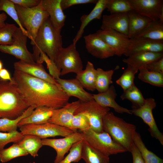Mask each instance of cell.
Listing matches in <instances>:
<instances>
[{"instance_id":"cell-10","label":"cell","mask_w":163,"mask_h":163,"mask_svg":"<svg viewBox=\"0 0 163 163\" xmlns=\"http://www.w3.org/2000/svg\"><path fill=\"white\" fill-rule=\"evenodd\" d=\"M27 38L21 30L17 27L13 34V44L10 45H0V51L12 55L20 60L32 63L36 62L32 53L27 48Z\"/></svg>"},{"instance_id":"cell-18","label":"cell","mask_w":163,"mask_h":163,"mask_svg":"<svg viewBox=\"0 0 163 163\" xmlns=\"http://www.w3.org/2000/svg\"><path fill=\"white\" fill-rule=\"evenodd\" d=\"M107 29L113 30L128 36L129 18L127 13L103 15L101 29Z\"/></svg>"},{"instance_id":"cell-34","label":"cell","mask_w":163,"mask_h":163,"mask_svg":"<svg viewBox=\"0 0 163 163\" xmlns=\"http://www.w3.org/2000/svg\"><path fill=\"white\" fill-rule=\"evenodd\" d=\"M139 71L138 78L141 81L154 86L163 87V74L150 71L145 67Z\"/></svg>"},{"instance_id":"cell-3","label":"cell","mask_w":163,"mask_h":163,"mask_svg":"<svg viewBox=\"0 0 163 163\" xmlns=\"http://www.w3.org/2000/svg\"><path fill=\"white\" fill-rule=\"evenodd\" d=\"M29 107L14 82L0 79V118L16 119Z\"/></svg>"},{"instance_id":"cell-1","label":"cell","mask_w":163,"mask_h":163,"mask_svg":"<svg viewBox=\"0 0 163 163\" xmlns=\"http://www.w3.org/2000/svg\"><path fill=\"white\" fill-rule=\"evenodd\" d=\"M12 78L29 107L57 109L68 102L70 97L60 86L15 70Z\"/></svg>"},{"instance_id":"cell-45","label":"cell","mask_w":163,"mask_h":163,"mask_svg":"<svg viewBox=\"0 0 163 163\" xmlns=\"http://www.w3.org/2000/svg\"><path fill=\"white\" fill-rule=\"evenodd\" d=\"M97 1V0H61L60 4L63 10L74 5L88 3L96 4Z\"/></svg>"},{"instance_id":"cell-49","label":"cell","mask_w":163,"mask_h":163,"mask_svg":"<svg viewBox=\"0 0 163 163\" xmlns=\"http://www.w3.org/2000/svg\"><path fill=\"white\" fill-rule=\"evenodd\" d=\"M0 79L11 82H14L12 78L11 77L9 72L5 68H3L0 70Z\"/></svg>"},{"instance_id":"cell-6","label":"cell","mask_w":163,"mask_h":163,"mask_svg":"<svg viewBox=\"0 0 163 163\" xmlns=\"http://www.w3.org/2000/svg\"><path fill=\"white\" fill-rule=\"evenodd\" d=\"M81 132L83 134L84 139L106 156L109 157L111 155L127 152L124 148L115 142L104 131L97 133L90 128Z\"/></svg>"},{"instance_id":"cell-4","label":"cell","mask_w":163,"mask_h":163,"mask_svg":"<svg viewBox=\"0 0 163 163\" xmlns=\"http://www.w3.org/2000/svg\"><path fill=\"white\" fill-rule=\"evenodd\" d=\"M103 127L104 131L108 133L113 140L127 151L130 152L133 143V135L136 131L135 125L126 122L109 111L103 119Z\"/></svg>"},{"instance_id":"cell-2","label":"cell","mask_w":163,"mask_h":163,"mask_svg":"<svg viewBox=\"0 0 163 163\" xmlns=\"http://www.w3.org/2000/svg\"><path fill=\"white\" fill-rule=\"evenodd\" d=\"M33 45L32 53L34 61L37 62L41 53L46 54L54 61L59 50L62 47L61 30L56 29L49 17L39 28Z\"/></svg>"},{"instance_id":"cell-51","label":"cell","mask_w":163,"mask_h":163,"mask_svg":"<svg viewBox=\"0 0 163 163\" xmlns=\"http://www.w3.org/2000/svg\"><path fill=\"white\" fill-rule=\"evenodd\" d=\"M3 69V63L0 60V70Z\"/></svg>"},{"instance_id":"cell-33","label":"cell","mask_w":163,"mask_h":163,"mask_svg":"<svg viewBox=\"0 0 163 163\" xmlns=\"http://www.w3.org/2000/svg\"><path fill=\"white\" fill-rule=\"evenodd\" d=\"M120 98L122 100L127 99L131 101L132 109L137 108L142 106L145 99L140 90L134 84L123 91Z\"/></svg>"},{"instance_id":"cell-20","label":"cell","mask_w":163,"mask_h":163,"mask_svg":"<svg viewBox=\"0 0 163 163\" xmlns=\"http://www.w3.org/2000/svg\"><path fill=\"white\" fill-rule=\"evenodd\" d=\"M80 101L68 102L62 107L54 110L48 122L69 129L71 122L75 111L78 107Z\"/></svg>"},{"instance_id":"cell-37","label":"cell","mask_w":163,"mask_h":163,"mask_svg":"<svg viewBox=\"0 0 163 163\" xmlns=\"http://www.w3.org/2000/svg\"><path fill=\"white\" fill-rule=\"evenodd\" d=\"M127 67L124 70L120 77L116 82L123 91L125 90L134 85V81L135 74L138 70L127 65Z\"/></svg>"},{"instance_id":"cell-46","label":"cell","mask_w":163,"mask_h":163,"mask_svg":"<svg viewBox=\"0 0 163 163\" xmlns=\"http://www.w3.org/2000/svg\"><path fill=\"white\" fill-rule=\"evenodd\" d=\"M145 68L150 71L163 74V56L148 64Z\"/></svg>"},{"instance_id":"cell-30","label":"cell","mask_w":163,"mask_h":163,"mask_svg":"<svg viewBox=\"0 0 163 163\" xmlns=\"http://www.w3.org/2000/svg\"><path fill=\"white\" fill-rule=\"evenodd\" d=\"M133 142L145 163H163L162 159L146 148L140 135L136 131L133 135Z\"/></svg>"},{"instance_id":"cell-42","label":"cell","mask_w":163,"mask_h":163,"mask_svg":"<svg viewBox=\"0 0 163 163\" xmlns=\"http://www.w3.org/2000/svg\"><path fill=\"white\" fill-rule=\"evenodd\" d=\"M83 139L73 144L69 150V154L58 163H71L78 162L82 159L81 150Z\"/></svg>"},{"instance_id":"cell-43","label":"cell","mask_w":163,"mask_h":163,"mask_svg":"<svg viewBox=\"0 0 163 163\" xmlns=\"http://www.w3.org/2000/svg\"><path fill=\"white\" fill-rule=\"evenodd\" d=\"M23 135L17 130L8 133L0 132V151L8 143H17L22 139Z\"/></svg>"},{"instance_id":"cell-23","label":"cell","mask_w":163,"mask_h":163,"mask_svg":"<svg viewBox=\"0 0 163 163\" xmlns=\"http://www.w3.org/2000/svg\"><path fill=\"white\" fill-rule=\"evenodd\" d=\"M163 56V53L145 52L139 53L131 55L123 59L126 63L139 71L147 65Z\"/></svg>"},{"instance_id":"cell-32","label":"cell","mask_w":163,"mask_h":163,"mask_svg":"<svg viewBox=\"0 0 163 163\" xmlns=\"http://www.w3.org/2000/svg\"><path fill=\"white\" fill-rule=\"evenodd\" d=\"M96 70L95 89L99 93L103 92L107 90L110 85L113 83L112 77L114 70L105 71L101 68H98Z\"/></svg>"},{"instance_id":"cell-13","label":"cell","mask_w":163,"mask_h":163,"mask_svg":"<svg viewBox=\"0 0 163 163\" xmlns=\"http://www.w3.org/2000/svg\"><path fill=\"white\" fill-rule=\"evenodd\" d=\"M83 139L82 133L77 132L61 139H42L43 145L50 146L56 152L54 163H58L64 158L66 154L69 151L73 144Z\"/></svg>"},{"instance_id":"cell-24","label":"cell","mask_w":163,"mask_h":163,"mask_svg":"<svg viewBox=\"0 0 163 163\" xmlns=\"http://www.w3.org/2000/svg\"><path fill=\"white\" fill-rule=\"evenodd\" d=\"M108 0H98L92 10L88 14H84L80 18L81 24L80 28L73 40V43L76 45L82 37L85 27L93 20L101 18L102 12L106 9Z\"/></svg>"},{"instance_id":"cell-7","label":"cell","mask_w":163,"mask_h":163,"mask_svg":"<svg viewBox=\"0 0 163 163\" xmlns=\"http://www.w3.org/2000/svg\"><path fill=\"white\" fill-rule=\"evenodd\" d=\"M60 75L70 72L76 74L83 70V65L80 55L73 43L63 47L57 54L54 61Z\"/></svg>"},{"instance_id":"cell-40","label":"cell","mask_w":163,"mask_h":163,"mask_svg":"<svg viewBox=\"0 0 163 163\" xmlns=\"http://www.w3.org/2000/svg\"><path fill=\"white\" fill-rule=\"evenodd\" d=\"M17 27L14 24L6 23L0 28V45H10L13 42V35Z\"/></svg>"},{"instance_id":"cell-21","label":"cell","mask_w":163,"mask_h":163,"mask_svg":"<svg viewBox=\"0 0 163 163\" xmlns=\"http://www.w3.org/2000/svg\"><path fill=\"white\" fill-rule=\"evenodd\" d=\"M61 0H41L42 5L49 15L50 21L57 29L61 30L65 24L66 16L61 6Z\"/></svg>"},{"instance_id":"cell-35","label":"cell","mask_w":163,"mask_h":163,"mask_svg":"<svg viewBox=\"0 0 163 163\" xmlns=\"http://www.w3.org/2000/svg\"><path fill=\"white\" fill-rule=\"evenodd\" d=\"M34 109L31 107H29L21 115L14 119L0 118V132L9 133L17 130L19 122L29 115Z\"/></svg>"},{"instance_id":"cell-25","label":"cell","mask_w":163,"mask_h":163,"mask_svg":"<svg viewBox=\"0 0 163 163\" xmlns=\"http://www.w3.org/2000/svg\"><path fill=\"white\" fill-rule=\"evenodd\" d=\"M55 109L45 106L37 107L29 115L19 122L18 127L27 124H41L47 123L52 116Z\"/></svg>"},{"instance_id":"cell-27","label":"cell","mask_w":163,"mask_h":163,"mask_svg":"<svg viewBox=\"0 0 163 163\" xmlns=\"http://www.w3.org/2000/svg\"><path fill=\"white\" fill-rule=\"evenodd\" d=\"M97 70L93 63L88 61L84 70L76 74V78L80 82L84 88L91 91L96 90L95 84Z\"/></svg>"},{"instance_id":"cell-14","label":"cell","mask_w":163,"mask_h":163,"mask_svg":"<svg viewBox=\"0 0 163 163\" xmlns=\"http://www.w3.org/2000/svg\"><path fill=\"white\" fill-rule=\"evenodd\" d=\"M133 9L152 20L163 21V0H129Z\"/></svg>"},{"instance_id":"cell-44","label":"cell","mask_w":163,"mask_h":163,"mask_svg":"<svg viewBox=\"0 0 163 163\" xmlns=\"http://www.w3.org/2000/svg\"><path fill=\"white\" fill-rule=\"evenodd\" d=\"M44 62L46 64L50 74L55 79L59 78L60 72L58 70L54 62L50 59L45 53H41L37 62L42 63Z\"/></svg>"},{"instance_id":"cell-47","label":"cell","mask_w":163,"mask_h":163,"mask_svg":"<svg viewBox=\"0 0 163 163\" xmlns=\"http://www.w3.org/2000/svg\"><path fill=\"white\" fill-rule=\"evenodd\" d=\"M14 4L28 8L36 6L40 4L41 0H11Z\"/></svg>"},{"instance_id":"cell-52","label":"cell","mask_w":163,"mask_h":163,"mask_svg":"<svg viewBox=\"0 0 163 163\" xmlns=\"http://www.w3.org/2000/svg\"><path fill=\"white\" fill-rule=\"evenodd\" d=\"M29 163H36L35 162H30Z\"/></svg>"},{"instance_id":"cell-36","label":"cell","mask_w":163,"mask_h":163,"mask_svg":"<svg viewBox=\"0 0 163 163\" xmlns=\"http://www.w3.org/2000/svg\"><path fill=\"white\" fill-rule=\"evenodd\" d=\"M28 154L17 143H14L9 147L0 151V160L2 163H5L14 158Z\"/></svg>"},{"instance_id":"cell-31","label":"cell","mask_w":163,"mask_h":163,"mask_svg":"<svg viewBox=\"0 0 163 163\" xmlns=\"http://www.w3.org/2000/svg\"><path fill=\"white\" fill-rule=\"evenodd\" d=\"M17 143L34 158L38 156V151L43 146L41 139L30 134L23 135L22 139Z\"/></svg>"},{"instance_id":"cell-8","label":"cell","mask_w":163,"mask_h":163,"mask_svg":"<svg viewBox=\"0 0 163 163\" xmlns=\"http://www.w3.org/2000/svg\"><path fill=\"white\" fill-rule=\"evenodd\" d=\"M110 110L109 107L101 106L92 99L87 102L80 101L74 115L78 113L84 115L88 118L91 128L96 132L101 133L104 131L103 119Z\"/></svg>"},{"instance_id":"cell-17","label":"cell","mask_w":163,"mask_h":163,"mask_svg":"<svg viewBox=\"0 0 163 163\" xmlns=\"http://www.w3.org/2000/svg\"><path fill=\"white\" fill-rule=\"evenodd\" d=\"M14 67L15 70L25 73L60 86L56 80L47 72L42 63L29 62L20 60L14 63Z\"/></svg>"},{"instance_id":"cell-16","label":"cell","mask_w":163,"mask_h":163,"mask_svg":"<svg viewBox=\"0 0 163 163\" xmlns=\"http://www.w3.org/2000/svg\"><path fill=\"white\" fill-rule=\"evenodd\" d=\"M130 39V46L123 54L126 57L141 52L163 53V40L136 37Z\"/></svg>"},{"instance_id":"cell-9","label":"cell","mask_w":163,"mask_h":163,"mask_svg":"<svg viewBox=\"0 0 163 163\" xmlns=\"http://www.w3.org/2000/svg\"><path fill=\"white\" fill-rule=\"evenodd\" d=\"M19 128L22 135H34L41 139L57 136L65 137L74 132L66 127L49 122L41 124H27Z\"/></svg>"},{"instance_id":"cell-19","label":"cell","mask_w":163,"mask_h":163,"mask_svg":"<svg viewBox=\"0 0 163 163\" xmlns=\"http://www.w3.org/2000/svg\"><path fill=\"white\" fill-rule=\"evenodd\" d=\"M55 80L63 91L70 97H75L80 101L84 102L93 99L92 94L85 91L76 78L66 79L58 78Z\"/></svg>"},{"instance_id":"cell-12","label":"cell","mask_w":163,"mask_h":163,"mask_svg":"<svg viewBox=\"0 0 163 163\" xmlns=\"http://www.w3.org/2000/svg\"><path fill=\"white\" fill-rule=\"evenodd\" d=\"M97 34L112 50L115 55L120 56L129 48L130 39L128 36L111 29L98 30Z\"/></svg>"},{"instance_id":"cell-39","label":"cell","mask_w":163,"mask_h":163,"mask_svg":"<svg viewBox=\"0 0 163 163\" xmlns=\"http://www.w3.org/2000/svg\"><path fill=\"white\" fill-rule=\"evenodd\" d=\"M4 11L8 14L16 22L24 34L28 37L27 32L20 21L15 4L11 0H0V11Z\"/></svg>"},{"instance_id":"cell-22","label":"cell","mask_w":163,"mask_h":163,"mask_svg":"<svg viewBox=\"0 0 163 163\" xmlns=\"http://www.w3.org/2000/svg\"><path fill=\"white\" fill-rule=\"evenodd\" d=\"M92 95L93 99L102 107L112 108L119 113L132 114L131 110L120 106L115 101L117 93L113 85L110 86L105 91Z\"/></svg>"},{"instance_id":"cell-26","label":"cell","mask_w":163,"mask_h":163,"mask_svg":"<svg viewBox=\"0 0 163 163\" xmlns=\"http://www.w3.org/2000/svg\"><path fill=\"white\" fill-rule=\"evenodd\" d=\"M127 14L129 18L128 37L129 39L135 37L143 30L152 21L133 10L127 12Z\"/></svg>"},{"instance_id":"cell-48","label":"cell","mask_w":163,"mask_h":163,"mask_svg":"<svg viewBox=\"0 0 163 163\" xmlns=\"http://www.w3.org/2000/svg\"><path fill=\"white\" fill-rule=\"evenodd\" d=\"M130 152L132 155L133 163H145L140 152L134 143L132 146Z\"/></svg>"},{"instance_id":"cell-50","label":"cell","mask_w":163,"mask_h":163,"mask_svg":"<svg viewBox=\"0 0 163 163\" xmlns=\"http://www.w3.org/2000/svg\"><path fill=\"white\" fill-rule=\"evenodd\" d=\"M7 18L5 13L3 12L0 14V28L2 27L5 24V21Z\"/></svg>"},{"instance_id":"cell-28","label":"cell","mask_w":163,"mask_h":163,"mask_svg":"<svg viewBox=\"0 0 163 163\" xmlns=\"http://www.w3.org/2000/svg\"><path fill=\"white\" fill-rule=\"evenodd\" d=\"M81 158L86 163H109V157L95 149L83 139Z\"/></svg>"},{"instance_id":"cell-15","label":"cell","mask_w":163,"mask_h":163,"mask_svg":"<svg viewBox=\"0 0 163 163\" xmlns=\"http://www.w3.org/2000/svg\"><path fill=\"white\" fill-rule=\"evenodd\" d=\"M84 38L88 52L93 56L105 59L115 55L111 48L96 33L85 35Z\"/></svg>"},{"instance_id":"cell-41","label":"cell","mask_w":163,"mask_h":163,"mask_svg":"<svg viewBox=\"0 0 163 163\" xmlns=\"http://www.w3.org/2000/svg\"><path fill=\"white\" fill-rule=\"evenodd\" d=\"M90 128L89 121L85 115L80 113L74 115L71 122L70 129L75 132L78 129L82 132Z\"/></svg>"},{"instance_id":"cell-29","label":"cell","mask_w":163,"mask_h":163,"mask_svg":"<svg viewBox=\"0 0 163 163\" xmlns=\"http://www.w3.org/2000/svg\"><path fill=\"white\" fill-rule=\"evenodd\" d=\"M135 37L163 40V21L152 20L146 28Z\"/></svg>"},{"instance_id":"cell-5","label":"cell","mask_w":163,"mask_h":163,"mask_svg":"<svg viewBox=\"0 0 163 163\" xmlns=\"http://www.w3.org/2000/svg\"><path fill=\"white\" fill-rule=\"evenodd\" d=\"M20 21L26 30L30 44L34 43L37 31L49 15L43 7L41 2L37 6L26 8L15 4Z\"/></svg>"},{"instance_id":"cell-11","label":"cell","mask_w":163,"mask_h":163,"mask_svg":"<svg viewBox=\"0 0 163 163\" xmlns=\"http://www.w3.org/2000/svg\"><path fill=\"white\" fill-rule=\"evenodd\" d=\"M156 106V102L153 98L145 99L144 104L139 108L132 109V113L140 117L149 126L151 135L158 140L163 145V134L159 130L152 113L153 110Z\"/></svg>"},{"instance_id":"cell-38","label":"cell","mask_w":163,"mask_h":163,"mask_svg":"<svg viewBox=\"0 0 163 163\" xmlns=\"http://www.w3.org/2000/svg\"><path fill=\"white\" fill-rule=\"evenodd\" d=\"M106 9L110 14L127 13L133 10L129 0H108Z\"/></svg>"}]
</instances>
